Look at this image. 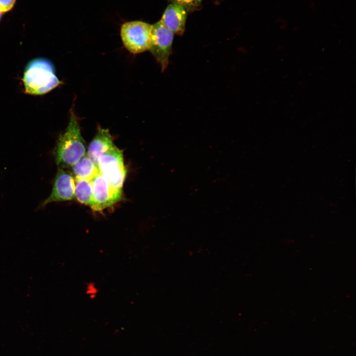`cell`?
I'll return each instance as SVG.
<instances>
[{"label":"cell","instance_id":"6da1fadb","mask_svg":"<svg viewBox=\"0 0 356 356\" xmlns=\"http://www.w3.org/2000/svg\"><path fill=\"white\" fill-rule=\"evenodd\" d=\"M85 153V143L81 134L79 119L71 110L67 127L60 135L55 149L56 164L59 169L72 168Z\"/></svg>","mask_w":356,"mask_h":356},{"label":"cell","instance_id":"7a4b0ae2","mask_svg":"<svg viewBox=\"0 0 356 356\" xmlns=\"http://www.w3.org/2000/svg\"><path fill=\"white\" fill-rule=\"evenodd\" d=\"M23 80L26 92L33 95L46 93L61 84L52 64L43 58L34 59L29 63Z\"/></svg>","mask_w":356,"mask_h":356},{"label":"cell","instance_id":"3957f363","mask_svg":"<svg viewBox=\"0 0 356 356\" xmlns=\"http://www.w3.org/2000/svg\"><path fill=\"white\" fill-rule=\"evenodd\" d=\"M152 25L140 21L126 22L122 25L120 34L126 48L133 54L148 50L151 40Z\"/></svg>","mask_w":356,"mask_h":356},{"label":"cell","instance_id":"277c9868","mask_svg":"<svg viewBox=\"0 0 356 356\" xmlns=\"http://www.w3.org/2000/svg\"><path fill=\"white\" fill-rule=\"evenodd\" d=\"M97 166L100 173L112 186L122 188L127 170L121 150L115 146L99 157Z\"/></svg>","mask_w":356,"mask_h":356},{"label":"cell","instance_id":"5b68a950","mask_svg":"<svg viewBox=\"0 0 356 356\" xmlns=\"http://www.w3.org/2000/svg\"><path fill=\"white\" fill-rule=\"evenodd\" d=\"M174 33L161 20L152 25L151 44L149 50L164 71L172 53Z\"/></svg>","mask_w":356,"mask_h":356},{"label":"cell","instance_id":"8992f818","mask_svg":"<svg viewBox=\"0 0 356 356\" xmlns=\"http://www.w3.org/2000/svg\"><path fill=\"white\" fill-rule=\"evenodd\" d=\"M93 204L95 212H101L123 200L122 188L112 186L100 173L91 180Z\"/></svg>","mask_w":356,"mask_h":356},{"label":"cell","instance_id":"52a82bcc","mask_svg":"<svg viewBox=\"0 0 356 356\" xmlns=\"http://www.w3.org/2000/svg\"><path fill=\"white\" fill-rule=\"evenodd\" d=\"M75 199V179L73 175L64 169L56 173L51 192L42 203V207L52 203Z\"/></svg>","mask_w":356,"mask_h":356},{"label":"cell","instance_id":"ba28073f","mask_svg":"<svg viewBox=\"0 0 356 356\" xmlns=\"http://www.w3.org/2000/svg\"><path fill=\"white\" fill-rule=\"evenodd\" d=\"M187 12L181 5L171 3L165 9L160 20L174 34L182 36L185 30Z\"/></svg>","mask_w":356,"mask_h":356},{"label":"cell","instance_id":"9c48e42d","mask_svg":"<svg viewBox=\"0 0 356 356\" xmlns=\"http://www.w3.org/2000/svg\"><path fill=\"white\" fill-rule=\"evenodd\" d=\"M115 146L109 130L99 127L89 145L87 155L97 165L99 157Z\"/></svg>","mask_w":356,"mask_h":356},{"label":"cell","instance_id":"30bf717a","mask_svg":"<svg viewBox=\"0 0 356 356\" xmlns=\"http://www.w3.org/2000/svg\"><path fill=\"white\" fill-rule=\"evenodd\" d=\"M74 178L91 180L100 173L97 165L87 155H85L72 167Z\"/></svg>","mask_w":356,"mask_h":356},{"label":"cell","instance_id":"8fae6325","mask_svg":"<svg viewBox=\"0 0 356 356\" xmlns=\"http://www.w3.org/2000/svg\"><path fill=\"white\" fill-rule=\"evenodd\" d=\"M75 179V199L79 202L92 207L93 193L91 180Z\"/></svg>","mask_w":356,"mask_h":356},{"label":"cell","instance_id":"7c38bea8","mask_svg":"<svg viewBox=\"0 0 356 356\" xmlns=\"http://www.w3.org/2000/svg\"><path fill=\"white\" fill-rule=\"evenodd\" d=\"M203 0H169L171 3L178 4L183 6L187 11L197 10L201 5Z\"/></svg>","mask_w":356,"mask_h":356},{"label":"cell","instance_id":"4fadbf2b","mask_svg":"<svg viewBox=\"0 0 356 356\" xmlns=\"http://www.w3.org/2000/svg\"><path fill=\"white\" fill-rule=\"evenodd\" d=\"M16 0H0V11L3 13L10 10Z\"/></svg>","mask_w":356,"mask_h":356},{"label":"cell","instance_id":"5bb4252c","mask_svg":"<svg viewBox=\"0 0 356 356\" xmlns=\"http://www.w3.org/2000/svg\"><path fill=\"white\" fill-rule=\"evenodd\" d=\"M2 14V13L0 11V19H1Z\"/></svg>","mask_w":356,"mask_h":356}]
</instances>
